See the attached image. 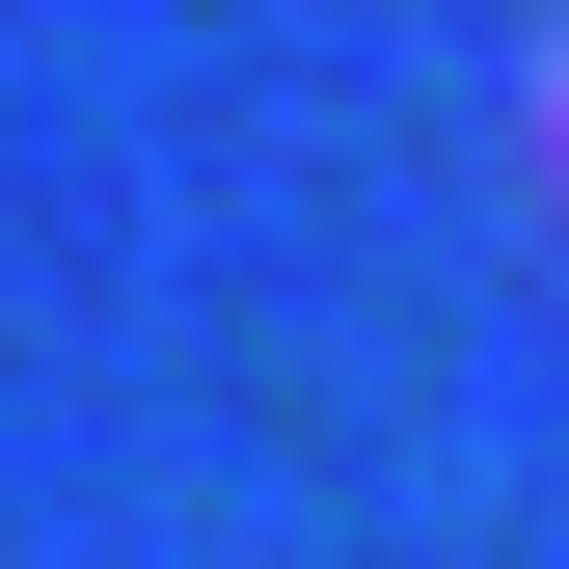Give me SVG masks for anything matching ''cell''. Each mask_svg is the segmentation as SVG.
Wrapping results in <instances>:
<instances>
[{"label":"cell","mask_w":569,"mask_h":569,"mask_svg":"<svg viewBox=\"0 0 569 569\" xmlns=\"http://www.w3.org/2000/svg\"><path fill=\"white\" fill-rule=\"evenodd\" d=\"M542 163H569V82H542Z\"/></svg>","instance_id":"cell-1"}]
</instances>
